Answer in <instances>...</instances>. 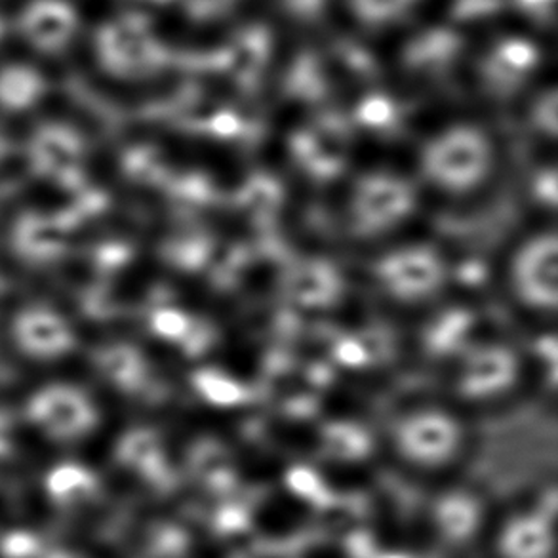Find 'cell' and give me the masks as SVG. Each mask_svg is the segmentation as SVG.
I'll use <instances>...</instances> for the list:
<instances>
[{
	"mask_svg": "<svg viewBox=\"0 0 558 558\" xmlns=\"http://www.w3.org/2000/svg\"><path fill=\"white\" fill-rule=\"evenodd\" d=\"M498 137L483 122H440L417 147V183L440 201L465 203L483 195L499 172Z\"/></svg>",
	"mask_w": 558,
	"mask_h": 558,
	"instance_id": "cell-1",
	"label": "cell"
},
{
	"mask_svg": "<svg viewBox=\"0 0 558 558\" xmlns=\"http://www.w3.org/2000/svg\"><path fill=\"white\" fill-rule=\"evenodd\" d=\"M14 50L52 69L84 50L90 15L84 0H14Z\"/></svg>",
	"mask_w": 558,
	"mask_h": 558,
	"instance_id": "cell-2",
	"label": "cell"
},
{
	"mask_svg": "<svg viewBox=\"0 0 558 558\" xmlns=\"http://www.w3.org/2000/svg\"><path fill=\"white\" fill-rule=\"evenodd\" d=\"M501 284L517 310L547 317L557 307V234L534 229L517 239L501 265Z\"/></svg>",
	"mask_w": 558,
	"mask_h": 558,
	"instance_id": "cell-3",
	"label": "cell"
},
{
	"mask_svg": "<svg viewBox=\"0 0 558 558\" xmlns=\"http://www.w3.org/2000/svg\"><path fill=\"white\" fill-rule=\"evenodd\" d=\"M385 170L361 175L345 195L343 218L356 239H389L414 214L417 189Z\"/></svg>",
	"mask_w": 558,
	"mask_h": 558,
	"instance_id": "cell-4",
	"label": "cell"
},
{
	"mask_svg": "<svg viewBox=\"0 0 558 558\" xmlns=\"http://www.w3.org/2000/svg\"><path fill=\"white\" fill-rule=\"evenodd\" d=\"M391 445L400 460L414 468L442 469L463 450L465 425L452 408L425 402L395 417Z\"/></svg>",
	"mask_w": 558,
	"mask_h": 558,
	"instance_id": "cell-5",
	"label": "cell"
},
{
	"mask_svg": "<svg viewBox=\"0 0 558 558\" xmlns=\"http://www.w3.org/2000/svg\"><path fill=\"white\" fill-rule=\"evenodd\" d=\"M448 267L437 248L422 242L392 244L374 264V282L385 300L420 307L445 288Z\"/></svg>",
	"mask_w": 558,
	"mask_h": 558,
	"instance_id": "cell-6",
	"label": "cell"
},
{
	"mask_svg": "<svg viewBox=\"0 0 558 558\" xmlns=\"http://www.w3.org/2000/svg\"><path fill=\"white\" fill-rule=\"evenodd\" d=\"M522 364L504 343H478L456 359L450 371L452 395L468 404L506 399L521 381Z\"/></svg>",
	"mask_w": 558,
	"mask_h": 558,
	"instance_id": "cell-7",
	"label": "cell"
},
{
	"mask_svg": "<svg viewBox=\"0 0 558 558\" xmlns=\"http://www.w3.org/2000/svg\"><path fill=\"white\" fill-rule=\"evenodd\" d=\"M52 69L12 50L0 58V114L35 113L52 98Z\"/></svg>",
	"mask_w": 558,
	"mask_h": 558,
	"instance_id": "cell-8",
	"label": "cell"
},
{
	"mask_svg": "<svg viewBox=\"0 0 558 558\" xmlns=\"http://www.w3.org/2000/svg\"><path fill=\"white\" fill-rule=\"evenodd\" d=\"M504 558H551V521L544 514H521L507 522L499 536Z\"/></svg>",
	"mask_w": 558,
	"mask_h": 558,
	"instance_id": "cell-9",
	"label": "cell"
},
{
	"mask_svg": "<svg viewBox=\"0 0 558 558\" xmlns=\"http://www.w3.org/2000/svg\"><path fill=\"white\" fill-rule=\"evenodd\" d=\"M481 506L465 492H452L438 499L435 506V524L440 536L450 544H465L481 526Z\"/></svg>",
	"mask_w": 558,
	"mask_h": 558,
	"instance_id": "cell-10",
	"label": "cell"
},
{
	"mask_svg": "<svg viewBox=\"0 0 558 558\" xmlns=\"http://www.w3.org/2000/svg\"><path fill=\"white\" fill-rule=\"evenodd\" d=\"M326 452L338 460H359L368 452V440L353 430H333L326 437Z\"/></svg>",
	"mask_w": 558,
	"mask_h": 558,
	"instance_id": "cell-11",
	"label": "cell"
},
{
	"mask_svg": "<svg viewBox=\"0 0 558 558\" xmlns=\"http://www.w3.org/2000/svg\"><path fill=\"white\" fill-rule=\"evenodd\" d=\"M288 486L300 498L307 499L317 507H326L330 504V494L325 488L323 481L313 475L307 469H295L288 475Z\"/></svg>",
	"mask_w": 558,
	"mask_h": 558,
	"instance_id": "cell-12",
	"label": "cell"
},
{
	"mask_svg": "<svg viewBox=\"0 0 558 558\" xmlns=\"http://www.w3.org/2000/svg\"><path fill=\"white\" fill-rule=\"evenodd\" d=\"M498 60L509 71H529L536 63V48L524 40H509L499 48Z\"/></svg>",
	"mask_w": 558,
	"mask_h": 558,
	"instance_id": "cell-13",
	"label": "cell"
},
{
	"mask_svg": "<svg viewBox=\"0 0 558 558\" xmlns=\"http://www.w3.org/2000/svg\"><path fill=\"white\" fill-rule=\"evenodd\" d=\"M90 488V478L78 469H61L50 481V490L58 498H73Z\"/></svg>",
	"mask_w": 558,
	"mask_h": 558,
	"instance_id": "cell-14",
	"label": "cell"
},
{
	"mask_svg": "<svg viewBox=\"0 0 558 558\" xmlns=\"http://www.w3.org/2000/svg\"><path fill=\"white\" fill-rule=\"evenodd\" d=\"M14 50V27H12V8L8 0H0V58Z\"/></svg>",
	"mask_w": 558,
	"mask_h": 558,
	"instance_id": "cell-15",
	"label": "cell"
},
{
	"mask_svg": "<svg viewBox=\"0 0 558 558\" xmlns=\"http://www.w3.org/2000/svg\"><path fill=\"white\" fill-rule=\"evenodd\" d=\"M404 0H363V8L368 14L384 15L402 4Z\"/></svg>",
	"mask_w": 558,
	"mask_h": 558,
	"instance_id": "cell-16",
	"label": "cell"
},
{
	"mask_svg": "<svg viewBox=\"0 0 558 558\" xmlns=\"http://www.w3.org/2000/svg\"><path fill=\"white\" fill-rule=\"evenodd\" d=\"M31 547H33V542L27 539V537H10L7 542V553L15 555V557L27 555L31 551Z\"/></svg>",
	"mask_w": 558,
	"mask_h": 558,
	"instance_id": "cell-17",
	"label": "cell"
},
{
	"mask_svg": "<svg viewBox=\"0 0 558 558\" xmlns=\"http://www.w3.org/2000/svg\"><path fill=\"white\" fill-rule=\"evenodd\" d=\"M374 558H410L404 553H376Z\"/></svg>",
	"mask_w": 558,
	"mask_h": 558,
	"instance_id": "cell-18",
	"label": "cell"
},
{
	"mask_svg": "<svg viewBox=\"0 0 558 558\" xmlns=\"http://www.w3.org/2000/svg\"><path fill=\"white\" fill-rule=\"evenodd\" d=\"M524 7H542L545 2H551V0H521Z\"/></svg>",
	"mask_w": 558,
	"mask_h": 558,
	"instance_id": "cell-19",
	"label": "cell"
},
{
	"mask_svg": "<svg viewBox=\"0 0 558 558\" xmlns=\"http://www.w3.org/2000/svg\"><path fill=\"white\" fill-rule=\"evenodd\" d=\"M294 2L300 8H311L315 7V2H317V0H294Z\"/></svg>",
	"mask_w": 558,
	"mask_h": 558,
	"instance_id": "cell-20",
	"label": "cell"
},
{
	"mask_svg": "<svg viewBox=\"0 0 558 558\" xmlns=\"http://www.w3.org/2000/svg\"><path fill=\"white\" fill-rule=\"evenodd\" d=\"M198 2H204V0H198Z\"/></svg>",
	"mask_w": 558,
	"mask_h": 558,
	"instance_id": "cell-21",
	"label": "cell"
}]
</instances>
